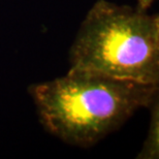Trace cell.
<instances>
[{
    "label": "cell",
    "instance_id": "1",
    "mask_svg": "<svg viewBox=\"0 0 159 159\" xmlns=\"http://www.w3.org/2000/svg\"><path fill=\"white\" fill-rule=\"evenodd\" d=\"M158 85L117 79L70 67L61 78L32 88L46 128L62 141L89 146L151 106Z\"/></svg>",
    "mask_w": 159,
    "mask_h": 159
},
{
    "label": "cell",
    "instance_id": "2",
    "mask_svg": "<svg viewBox=\"0 0 159 159\" xmlns=\"http://www.w3.org/2000/svg\"><path fill=\"white\" fill-rule=\"evenodd\" d=\"M71 67L143 84L159 83V17L98 0L71 47Z\"/></svg>",
    "mask_w": 159,
    "mask_h": 159
},
{
    "label": "cell",
    "instance_id": "3",
    "mask_svg": "<svg viewBox=\"0 0 159 159\" xmlns=\"http://www.w3.org/2000/svg\"><path fill=\"white\" fill-rule=\"evenodd\" d=\"M152 119L149 133L147 135L144 147L141 153L139 154V158H157L159 153V112L158 103L155 104V100L152 102Z\"/></svg>",
    "mask_w": 159,
    "mask_h": 159
},
{
    "label": "cell",
    "instance_id": "4",
    "mask_svg": "<svg viewBox=\"0 0 159 159\" xmlns=\"http://www.w3.org/2000/svg\"><path fill=\"white\" fill-rule=\"evenodd\" d=\"M154 0H138V8L142 11H147Z\"/></svg>",
    "mask_w": 159,
    "mask_h": 159
}]
</instances>
